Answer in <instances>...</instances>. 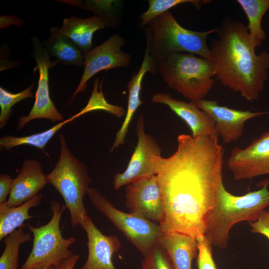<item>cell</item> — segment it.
Segmentation results:
<instances>
[{
  "mask_svg": "<svg viewBox=\"0 0 269 269\" xmlns=\"http://www.w3.org/2000/svg\"><path fill=\"white\" fill-rule=\"evenodd\" d=\"M88 255L80 269H116L112 261L115 253L122 245L115 235H105L95 226L89 216L86 228Z\"/></svg>",
  "mask_w": 269,
  "mask_h": 269,
  "instance_id": "e0dca14e",
  "label": "cell"
},
{
  "mask_svg": "<svg viewBox=\"0 0 269 269\" xmlns=\"http://www.w3.org/2000/svg\"><path fill=\"white\" fill-rule=\"evenodd\" d=\"M34 269H55V266H42L38 268H35Z\"/></svg>",
  "mask_w": 269,
  "mask_h": 269,
  "instance_id": "e575fe53",
  "label": "cell"
},
{
  "mask_svg": "<svg viewBox=\"0 0 269 269\" xmlns=\"http://www.w3.org/2000/svg\"><path fill=\"white\" fill-rule=\"evenodd\" d=\"M42 44L49 56L54 57L58 62L78 67L84 66L82 51L71 39L62 34L57 27L51 28L49 38Z\"/></svg>",
  "mask_w": 269,
  "mask_h": 269,
  "instance_id": "44dd1931",
  "label": "cell"
},
{
  "mask_svg": "<svg viewBox=\"0 0 269 269\" xmlns=\"http://www.w3.org/2000/svg\"><path fill=\"white\" fill-rule=\"evenodd\" d=\"M48 183L39 162L26 158L22 162L17 176L13 179L7 207H16L33 198Z\"/></svg>",
  "mask_w": 269,
  "mask_h": 269,
  "instance_id": "9a60e30c",
  "label": "cell"
},
{
  "mask_svg": "<svg viewBox=\"0 0 269 269\" xmlns=\"http://www.w3.org/2000/svg\"><path fill=\"white\" fill-rule=\"evenodd\" d=\"M75 119V116H73L56 124L47 130L29 135L21 137L10 135L3 136L0 138V149L1 151L8 150L22 144H28L43 150L47 143L55 134L65 125Z\"/></svg>",
  "mask_w": 269,
  "mask_h": 269,
  "instance_id": "d4e9b609",
  "label": "cell"
},
{
  "mask_svg": "<svg viewBox=\"0 0 269 269\" xmlns=\"http://www.w3.org/2000/svg\"><path fill=\"white\" fill-rule=\"evenodd\" d=\"M248 19L247 28L250 35L261 45L266 39V33L262 27V20L269 10V0H237Z\"/></svg>",
  "mask_w": 269,
  "mask_h": 269,
  "instance_id": "cb8c5ba5",
  "label": "cell"
},
{
  "mask_svg": "<svg viewBox=\"0 0 269 269\" xmlns=\"http://www.w3.org/2000/svg\"><path fill=\"white\" fill-rule=\"evenodd\" d=\"M83 9L93 12L105 22L106 27L116 28L119 26L123 11V0H58Z\"/></svg>",
  "mask_w": 269,
  "mask_h": 269,
  "instance_id": "603a6c76",
  "label": "cell"
},
{
  "mask_svg": "<svg viewBox=\"0 0 269 269\" xmlns=\"http://www.w3.org/2000/svg\"><path fill=\"white\" fill-rule=\"evenodd\" d=\"M65 205L56 200L50 203L52 217L45 225L35 227L28 224L33 236L32 248L28 258L19 269H34L42 266H55L74 254L69 250L76 242L74 237L65 238L60 228Z\"/></svg>",
  "mask_w": 269,
  "mask_h": 269,
  "instance_id": "52a82bcc",
  "label": "cell"
},
{
  "mask_svg": "<svg viewBox=\"0 0 269 269\" xmlns=\"http://www.w3.org/2000/svg\"><path fill=\"white\" fill-rule=\"evenodd\" d=\"M158 242L168 253L174 269H192L198 252L196 237L174 232L163 234Z\"/></svg>",
  "mask_w": 269,
  "mask_h": 269,
  "instance_id": "d6986e66",
  "label": "cell"
},
{
  "mask_svg": "<svg viewBox=\"0 0 269 269\" xmlns=\"http://www.w3.org/2000/svg\"><path fill=\"white\" fill-rule=\"evenodd\" d=\"M99 79L96 78L91 97L87 105L79 113L76 114L77 118L88 112L95 110H103L115 115L118 118L123 117L126 113L125 109L121 107L109 104L105 99L101 88L100 92H98Z\"/></svg>",
  "mask_w": 269,
  "mask_h": 269,
  "instance_id": "f1b7e54d",
  "label": "cell"
},
{
  "mask_svg": "<svg viewBox=\"0 0 269 269\" xmlns=\"http://www.w3.org/2000/svg\"><path fill=\"white\" fill-rule=\"evenodd\" d=\"M156 71L170 88L194 102L208 95L216 76L210 60L188 53L170 55L157 64Z\"/></svg>",
  "mask_w": 269,
  "mask_h": 269,
  "instance_id": "8992f818",
  "label": "cell"
},
{
  "mask_svg": "<svg viewBox=\"0 0 269 269\" xmlns=\"http://www.w3.org/2000/svg\"><path fill=\"white\" fill-rule=\"evenodd\" d=\"M33 47V57L36 66L33 70L39 71L38 86L35 95V102L27 115L19 118L16 129L20 131L29 122L38 119H47L52 122H63L64 118L57 110L50 97L48 70L56 66L57 60L51 61L50 56L38 38L33 36L31 38Z\"/></svg>",
  "mask_w": 269,
  "mask_h": 269,
  "instance_id": "9c48e42d",
  "label": "cell"
},
{
  "mask_svg": "<svg viewBox=\"0 0 269 269\" xmlns=\"http://www.w3.org/2000/svg\"><path fill=\"white\" fill-rule=\"evenodd\" d=\"M13 179L8 174L0 175V205H4L8 200L12 184Z\"/></svg>",
  "mask_w": 269,
  "mask_h": 269,
  "instance_id": "d6a6232c",
  "label": "cell"
},
{
  "mask_svg": "<svg viewBox=\"0 0 269 269\" xmlns=\"http://www.w3.org/2000/svg\"><path fill=\"white\" fill-rule=\"evenodd\" d=\"M157 64L149 56L147 51L145 52L142 63L138 70L134 73L127 84L128 90V107L123 123L116 133L115 141L110 149L112 152L115 148L125 143L129 125L138 108L143 103L140 99L141 84L144 76L147 72L157 74Z\"/></svg>",
  "mask_w": 269,
  "mask_h": 269,
  "instance_id": "ac0fdd59",
  "label": "cell"
},
{
  "mask_svg": "<svg viewBox=\"0 0 269 269\" xmlns=\"http://www.w3.org/2000/svg\"><path fill=\"white\" fill-rule=\"evenodd\" d=\"M106 27L104 21L95 15L87 18L72 16L64 19L59 32L68 37L82 52H84L91 49L94 32Z\"/></svg>",
  "mask_w": 269,
  "mask_h": 269,
  "instance_id": "ffe728a7",
  "label": "cell"
},
{
  "mask_svg": "<svg viewBox=\"0 0 269 269\" xmlns=\"http://www.w3.org/2000/svg\"><path fill=\"white\" fill-rule=\"evenodd\" d=\"M148 7L146 11L142 13L138 18L137 26L141 29L154 18L162 13L178 5L190 3L199 8L201 4L210 2L208 0H148Z\"/></svg>",
  "mask_w": 269,
  "mask_h": 269,
  "instance_id": "4316f807",
  "label": "cell"
},
{
  "mask_svg": "<svg viewBox=\"0 0 269 269\" xmlns=\"http://www.w3.org/2000/svg\"><path fill=\"white\" fill-rule=\"evenodd\" d=\"M79 258V255L74 254L71 257L61 261L55 265V269H74Z\"/></svg>",
  "mask_w": 269,
  "mask_h": 269,
  "instance_id": "836d02e7",
  "label": "cell"
},
{
  "mask_svg": "<svg viewBox=\"0 0 269 269\" xmlns=\"http://www.w3.org/2000/svg\"><path fill=\"white\" fill-rule=\"evenodd\" d=\"M59 138V157L53 170L47 174L48 182L62 197L72 228L79 226L85 231L89 216L83 199L90 188L91 179L86 164L70 151L64 135L60 134Z\"/></svg>",
  "mask_w": 269,
  "mask_h": 269,
  "instance_id": "5b68a950",
  "label": "cell"
},
{
  "mask_svg": "<svg viewBox=\"0 0 269 269\" xmlns=\"http://www.w3.org/2000/svg\"><path fill=\"white\" fill-rule=\"evenodd\" d=\"M43 195L38 194L33 198L16 207L0 205V240L4 239L23 225L26 220L33 217L29 211L41 202Z\"/></svg>",
  "mask_w": 269,
  "mask_h": 269,
  "instance_id": "7402d4cb",
  "label": "cell"
},
{
  "mask_svg": "<svg viewBox=\"0 0 269 269\" xmlns=\"http://www.w3.org/2000/svg\"><path fill=\"white\" fill-rule=\"evenodd\" d=\"M249 223L252 233L264 235L269 240V209L264 210L256 221Z\"/></svg>",
  "mask_w": 269,
  "mask_h": 269,
  "instance_id": "1f68e13d",
  "label": "cell"
},
{
  "mask_svg": "<svg viewBox=\"0 0 269 269\" xmlns=\"http://www.w3.org/2000/svg\"><path fill=\"white\" fill-rule=\"evenodd\" d=\"M146 50L156 64L176 53H188L210 60L207 38L217 27L204 31L182 26L169 10L152 20L143 29Z\"/></svg>",
  "mask_w": 269,
  "mask_h": 269,
  "instance_id": "277c9868",
  "label": "cell"
},
{
  "mask_svg": "<svg viewBox=\"0 0 269 269\" xmlns=\"http://www.w3.org/2000/svg\"><path fill=\"white\" fill-rule=\"evenodd\" d=\"M194 102L212 119L216 131L225 143L236 142L241 138L247 121L269 114V111L252 112L230 108L219 105L216 100L202 99Z\"/></svg>",
  "mask_w": 269,
  "mask_h": 269,
  "instance_id": "5bb4252c",
  "label": "cell"
},
{
  "mask_svg": "<svg viewBox=\"0 0 269 269\" xmlns=\"http://www.w3.org/2000/svg\"><path fill=\"white\" fill-rule=\"evenodd\" d=\"M227 166L236 180L269 174V130L244 148L234 147Z\"/></svg>",
  "mask_w": 269,
  "mask_h": 269,
  "instance_id": "7c38bea8",
  "label": "cell"
},
{
  "mask_svg": "<svg viewBox=\"0 0 269 269\" xmlns=\"http://www.w3.org/2000/svg\"><path fill=\"white\" fill-rule=\"evenodd\" d=\"M150 102L167 106L185 122L191 131L193 137L203 134L218 136L212 119L194 101L187 103L176 99L167 93H156L152 96Z\"/></svg>",
  "mask_w": 269,
  "mask_h": 269,
  "instance_id": "2e32d148",
  "label": "cell"
},
{
  "mask_svg": "<svg viewBox=\"0 0 269 269\" xmlns=\"http://www.w3.org/2000/svg\"><path fill=\"white\" fill-rule=\"evenodd\" d=\"M126 206L130 213L159 224L164 217L161 191L156 175L127 185Z\"/></svg>",
  "mask_w": 269,
  "mask_h": 269,
  "instance_id": "4fadbf2b",
  "label": "cell"
},
{
  "mask_svg": "<svg viewBox=\"0 0 269 269\" xmlns=\"http://www.w3.org/2000/svg\"><path fill=\"white\" fill-rule=\"evenodd\" d=\"M224 149L219 136L181 134L168 157H160L156 176L163 197V234L204 235L223 181Z\"/></svg>",
  "mask_w": 269,
  "mask_h": 269,
  "instance_id": "6da1fadb",
  "label": "cell"
},
{
  "mask_svg": "<svg viewBox=\"0 0 269 269\" xmlns=\"http://www.w3.org/2000/svg\"><path fill=\"white\" fill-rule=\"evenodd\" d=\"M216 33L218 38L209 47L216 80L249 102L259 100L269 78V52L257 54L256 48L261 45L247 26L230 17L223 19Z\"/></svg>",
  "mask_w": 269,
  "mask_h": 269,
  "instance_id": "7a4b0ae2",
  "label": "cell"
},
{
  "mask_svg": "<svg viewBox=\"0 0 269 269\" xmlns=\"http://www.w3.org/2000/svg\"><path fill=\"white\" fill-rule=\"evenodd\" d=\"M198 252L197 266L198 269H217L212 256V246L204 235L196 237Z\"/></svg>",
  "mask_w": 269,
  "mask_h": 269,
  "instance_id": "4dcf8cb0",
  "label": "cell"
},
{
  "mask_svg": "<svg viewBox=\"0 0 269 269\" xmlns=\"http://www.w3.org/2000/svg\"><path fill=\"white\" fill-rule=\"evenodd\" d=\"M140 269H174L166 250L156 243L143 256Z\"/></svg>",
  "mask_w": 269,
  "mask_h": 269,
  "instance_id": "f546056e",
  "label": "cell"
},
{
  "mask_svg": "<svg viewBox=\"0 0 269 269\" xmlns=\"http://www.w3.org/2000/svg\"><path fill=\"white\" fill-rule=\"evenodd\" d=\"M125 39L119 33L111 35L105 41L90 50L82 52L84 69L80 81L69 101V105L79 93L84 91L93 76L103 70L126 68L131 64L132 56L121 49Z\"/></svg>",
  "mask_w": 269,
  "mask_h": 269,
  "instance_id": "8fae6325",
  "label": "cell"
},
{
  "mask_svg": "<svg viewBox=\"0 0 269 269\" xmlns=\"http://www.w3.org/2000/svg\"><path fill=\"white\" fill-rule=\"evenodd\" d=\"M136 132L137 142L127 167L123 172L114 176L113 184L115 190L138 179L156 175L162 149L155 139L145 133L142 115L137 122Z\"/></svg>",
  "mask_w": 269,
  "mask_h": 269,
  "instance_id": "30bf717a",
  "label": "cell"
},
{
  "mask_svg": "<svg viewBox=\"0 0 269 269\" xmlns=\"http://www.w3.org/2000/svg\"><path fill=\"white\" fill-rule=\"evenodd\" d=\"M23 224L4 238L5 247L0 258V269H18L19 251L22 244L31 241L30 232Z\"/></svg>",
  "mask_w": 269,
  "mask_h": 269,
  "instance_id": "484cf974",
  "label": "cell"
},
{
  "mask_svg": "<svg viewBox=\"0 0 269 269\" xmlns=\"http://www.w3.org/2000/svg\"><path fill=\"white\" fill-rule=\"evenodd\" d=\"M269 181L267 180L260 189L236 196L221 183L204 234L212 246L227 248L229 232L234 225L258 219L269 206Z\"/></svg>",
  "mask_w": 269,
  "mask_h": 269,
  "instance_id": "3957f363",
  "label": "cell"
},
{
  "mask_svg": "<svg viewBox=\"0 0 269 269\" xmlns=\"http://www.w3.org/2000/svg\"><path fill=\"white\" fill-rule=\"evenodd\" d=\"M34 82L23 91L12 93L0 87V128L2 129L7 125L12 112V107L20 101L29 98H32V89Z\"/></svg>",
  "mask_w": 269,
  "mask_h": 269,
  "instance_id": "83f0119b",
  "label": "cell"
},
{
  "mask_svg": "<svg viewBox=\"0 0 269 269\" xmlns=\"http://www.w3.org/2000/svg\"><path fill=\"white\" fill-rule=\"evenodd\" d=\"M87 194L93 206L121 231L143 256L163 234L159 224L117 209L96 188L90 187Z\"/></svg>",
  "mask_w": 269,
  "mask_h": 269,
  "instance_id": "ba28073f",
  "label": "cell"
}]
</instances>
